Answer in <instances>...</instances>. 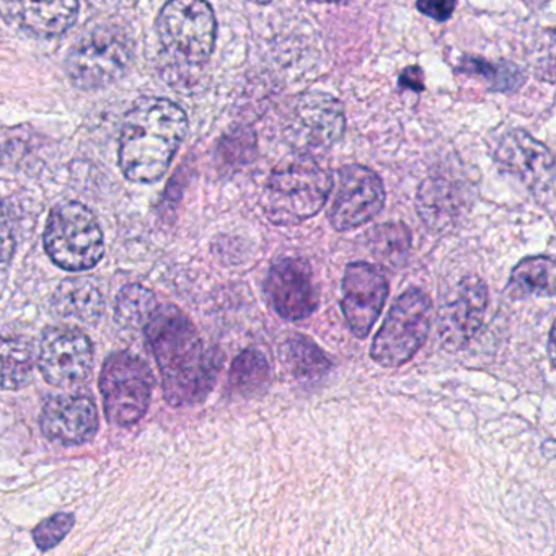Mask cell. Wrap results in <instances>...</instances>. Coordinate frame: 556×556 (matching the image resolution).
<instances>
[{
	"label": "cell",
	"instance_id": "obj_6",
	"mask_svg": "<svg viewBox=\"0 0 556 556\" xmlns=\"http://www.w3.org/2000/svg\"><path fill=\"white\" fill-rule=\"evenodd\" d=\"M132 54L131 37L123 28L110 25L93 28L71 48L67 77L77 89H103L125 76Z\"/></svg>",
	"mask_w": 556,
	"mask_h": 556
},
{
	"label": "cell",
	"instance_id": "obj_20",
	"mask_svg": "<svg viewBox=\"0 0 556 556\" xmlns=\"http://www.w3.org/2000/svg\"><path fill=\"white\" fill-rule=\"evenodd\" d=\"M281 359L286 369L302 382H317L331 369L330 357L304 334H294L285 341Z\"/></svg>",
	"mask_w": 556,
	"mask_h": 556
},
{
	"label": "cell",
	"instance_id": "obj_5",
	"mask_svg": "<svg viewBox=\"0 0 556 556\" xmlns=\"http://www.w3.org/2000/svg\"><path fill=\"white\" fill-rule=\"evenodd\" d=\"M155 28L165 53L181 66H204L216 47V15L206 0H168Z\"/></svg>",
	"mask_w": 556,
	"mask_h": 556
},
{
	"label": "cell",
	"instance_id": "obj_21",
	"mask_svg": "<svg viewBox=\"0 0 556 556\" xmlns=\"http://www.w3.org/2000/svg\"><path fill=\"white\" fill-rule=\"evenodd\" d=\"M509 291L513 298L556 295V260L552 256H529L510 273Z\"/></svg>",
	"mask_w": 556,
	"mask_h": 556
},
{
	"label": "cell",
	"instance_id": "obj_12",
	"mask_svg": "<svg viewBox=\"0 0 556 556\" xmlns=\"http://www.w3.org/2000/svg\"><path fill=\"white\" fill-rule=\"evenodd\" d=\"M38 367L54 387H76L92 372L93 348L89 337L74 327H51L45 331Z\"/></svg>",
	"mask_w": 556,
	"mask_h": 556
},
{
	"label": "cell",
	"instance_id": "obj_17",
	"mask_svg": "<svg viewBox=\"0 0 556 556\" xmlns=\"http://www.w3.org/2000/svg\"><path fill=\"white\" fill-rule=\"evenodd\" d=\"M18 27L43 40L63 37L79 17V0H11Z\"/></svg>",
	"mask_w": 556,
	"mask_h": 556
},
{
	"label": "cell",
	"instance_id": "obj_28",
	"mask_svg": "<svg viewBox=\"0 0 556 556\" xmlns=\"http://www.w3.org/2000/svg\"><path fill=\"white\" fill-rule=\"evenodd\" d=\"M416 9L435 22H447L455 11V0H418Z\"/></svg>",
	"mask_w": 556,
	"mask_h": 556
},
{
	"label": "cell",
	"instance_id": "obj_27",
	"mask_svg": "<svg viewBox=\"0 0 556 556\" xmlns=\"http://www.w3.org/2000/svg\"><path fill=\"white\" fill-rule=\"evenodd\" d=\"M74 523H76V517L73 514H54V516L48 517L35 527V543L41 552H48V549L54 548L66 539L67 533L73 530Z\"/></svg>",
	"mask_w": 556,
	"mask_h": 556
},
{
	"label": "cell",
	"instance_id": "obj_4",
	"mask_svg": "<svg viewBox=\"0 0 556 556\" xmlns=\"http://www.w3.org/2000/svg\"><path fill=\"white\" fill-rule=\"evenodd\" d=\"M43 242L51 262L66 271L96 268L105 255L99 220L77 201H66L51 211Z\"/></svg>",
	"mask_w": 556,
	"mask_h": 556
},
{
	"label": "cell",
	"instance_id": "obj_22",
	"mask_svg": "<svg viewBox=\"0 0 556 556\" xmlns=\"http://www.w3.org/2000/svg\"><path fill=\"white\" fill-rule=\"evenodd\" d=\"M157 311L154 292L144 286H125L116 295V321L129 330H144Z\"/></svg>",
	"mask_w": 556,
	"mask_h": 556
},
{
	"label": "cell",
	"instance_id": "obj_13",
	"mask_svg": "<svg viewBox=\"0 0 556 556\" xmlns=\"http://www.w3.org/2000/svg\"><path fill=\"white\" fill-rule=\"evenodd\" d=\"M265 292L279 317L301 321L318 307L314 271L304 258L285 256L276 260L266 276Z\"/></svg>",
	"mask_w": 556,
	"mask_h": 556
},
{
	"label": "cell",
	"instance_id": "obj_7",
	"mask_svg": "<svg viewBox=\"0 0 556 556\" xmlns=\"http://www.w3.org/2000/svg\"><path fill=\"white\" fill-rule=\"evenodd\" d=\"M154 376L146 361L129 351L113 353L100 374L106 419L118 428L141 421L151 405Z\"/></svg>",
	"mask_w": 556,
	"mask_h": 556
},
{
	"label": "cell",
	"instance_id": "obj_3",
	"mask_svg": "<svg viewBox=\"0 0 556 556\" xmlns=\"http://www.w3.org/2000/svg\"><path fill=\"white\" fill-rule=\"evenodd\" d=\"M331 191L330 170L314 155L298 154L282 161L266 180L263 213L275 226H299L324 210Z\"/></svg>",
	"mask_w": 556,
	"mask_h": 556
},
{
	"label": "cell",
	"instance_id": "obj_2",
	"mask_svg": "<svg viewBox=\"0 0 556 556\" xmlns=\"http://www.w3.org/2000/svg\"><path fill=\"white\" fill-rule=\"evenodd\" d=\"M188 116L167 99H142L126 115L119 138L123 175L135 184H154L167 174L187 138Z\"/></svg>",
	"mask_w": 556,
	"mask_h": 556
},
{
	"label": "cell",
	"instance_id": "obj_10",
	"mask_svg": "<svg viewBox=\"0 0 556 556\" xmlns=\"http://www.w3.org/2000/svg\"><path fill=\"white\" fill-rule=\"evenodd\" d=\"M494 159L501 170L526 185L540 204L556 207V159L545 144L523 129H514L503 136Z\"/></svg>",
	"mask_w": 556,
	"mask_h": 556
},
{
	"label": "cell",
	"instance_id": "obj_24",
	"mask_svg": "<svg viewBox=\"0 0 556 556\" xmlns=\"http://www.w3.org/2000/svg\"><path fill=\"white\" fill-rule=\"evenodd\" d=\"M458 73L478 76L490 84L493 92L513 93L526 83V74L516 64L490 63L483 58L464 56L457 67Z\"/></svg>",
	"mask_w": 556,
	"mask_h": 556
},
{
	"label": "cell",
	"instance_id": "obj_11",
	"mask_svg": "<svg viewBox=\"0 0 556 556\" xmlns=\"http://www.w3.org/2000/svg\"><path fill=\"white\" fill-rule=\"evenodd\" d=\"M386 204V188L376 172L364 165H346L338 172L337 190L328 219L340 232L372 220Z\"/></svg>",
	"mask_w": 556,
	"mask_h": 556
},
{
	"label": "cell",
	"instance_id": "obj_30",
	"mask_svg": "<svg viewBox=\"0 0 556 556\" xmlns=\"http://www.w3.org/2000/svg\"><path fill=\"white\" fill-rule=\"evenodd\" d=\"M548 356L549 361H552L553 366L556 367V321L555 324H553L552 331H549Z\"/></svg>",
	"mask_w": 556,
	"mask_h": 556
},
{
	"label": "cell",
	"instance_id": "obj_26",
	"mask_svg": "<svg viewBox=\"0 0 556 556\" xmlns=\"http://www.w3.org/2000/svg\"><path fill=\"white\" fill-rule=\"evenodd\" d=\"M370 250L377 258L396 262L412 245V233L403 224H383L370 233Z\"/></svg>",
	"mask_w": 556,
	"mask_h": 556
},
{
	"label": "cell",
	"instance_id": "obj_14",
	"mask_svg": "<svg viewBox=\"0 0 556 556\" xmlns=\"http://www.w3.org/2000/svg\"><path fill=\"white\" fill-rule=\"evenodd\" d=\"M341 291V308L348 327L357 338H366L379 318L389 295L386 273L370 263H350L344 271Z\"/></svg>",
	"mask_w": 556,
	"mask_h": 556
},
{
	"label": "cell",
	"instance_id": "obj_15",
	"mask_svg": "<svg viewBox=\"0 0 556 556\" xmlns=\"http://www.w3.org/2000/svg\"><path fill=\"white\" fill-rule=\"evenodd\" d=\"M99 425L96 402L86 393L53 396L41 409V432L56 444H86L96 438Z\"/></svg>",
	"mask_w": 556,
	"mask_h": 556
},
{
	"label": "cell",
	"instance_id": "obj_32",
	"mask_svg": "<svg viewBox=\"0 0 556 556\" xmlns=\"http://www.w3.org/2000/svg\"><path fill=\"white\" fill-rule=\"evenodd\" d=\"M249 2H253V4L265 5L269 4V2H273V0H249Z\"/></svg>",
	"mask_w": 556,
	"mask_h": 556
},
{
	"label": "cell",
	"instance_id": "obj_29",
	"mask_svg": "<svg viewBox=\"0 0 556 556\" xmlns=\"http://www.w3.org/2000/svg\"><path fill=\"white\" fill-rule=\"evenodd\" d=\"M400 89L413 90L416 93L425 92V73L421 67H406L399 77Z\"/></svg>",
	"mask_w": 556,
	"mask_h": 556
},
{
	"label": "cell",
	"instance_id": "obj_19",
	"mask_svg": "<svg viewBox=\"0 0 556 556\" xmlns=\"http://www.w3.org/2000/svg\"><path fill=\"white\" fill-rule=\"evenodd\" d=\"M53 307L63 317L96 324L102 317L105 301L92 279H66L54 292Z\"/></svg>",
	"mask_w": 556,
	"mask_h": 556
},
{
	"label": "cell",
	"instance_id": "obj_8",
	"mask_svg": "<svg viewBox=\"0 0 556 556\" xmlns=\"http://www.w3.org/2000/svg\"><path fill=\"white\" fill-rule=\"evenodd\" d=\"M432 320V302L419 289L403 292L390 308L379 333L374 338L370 356L382 367L408 363L428 337Z\"/></svg>",
	"mask_w": 556,
	"mask_h": 556
},
{
	"label": "cell",
	"instance_id": "obj_25",
	"mask_svg": "<svg viewBox=\"0 0 556 556\" xmlns=\"http://www.w3.org/2000/svg\"><path fill=\"white\" fill-rule=\"evenodd\" d=\"M4 389L18 390L30 383L34 376V350L30 341L21 337H4Z\"/></svg>",
	"mask_w": 556,
	"mask_h": 556
},
{
	"label": "cell",
	"instance_id": "obj_1",
	"mask_svg": "<svg viewBox=\"0 0 556 556\" xmlns=\"http://www.w3.org/2000/svg\"><path fill=\"white\" fill-rule=\"evenodd\" d=\"M144 331L168 405L184 408L204 402L223 361L217 351L204 346L193 321L175 305H165L155 312Z\"/></svg>",
	"mask_w": 556,
	"mask_h": 556
},
{
	"label": "cell",
	"instance_id": "obj_23",
	"mask_svg": "<svg viewBox=\"0 0 556 556\" xmlns=\"http://www.w3.org/2000/svg\"><path fill=\"white\" fill-rule=\"evenodd\" d=\"M271 370L268 361L260 351L245 350L233 359L229 372V387L242 396L262 393L268 387Z\"/></svg>",
	"mask_w": 556,
	"mask_h": 556
},
{
	"label": "cell",
	"instance_id": "obj_31",
	"mask_svg": "<svg viewBox=\"0 0 556 556\" xmlns=\"http://www.w3.org/2000/svg\"><path fill=\"white\" fill-rule=\"evenodd\" d=\"M315 2H321V4H341V2H350V0H315Z\"/></svg>",
	"mask_w": 556,
	"mask_h": 556
},
{
	"label": "cell",
	"instance_id": "obj_18",
	"mask_svg": "<svg viewBox=\"0 0 556 556\" xmlns=\"http://www.w3.org/2000/svg\"><path fill=\"white\" fill-rule=\"evenodd\" d=\"M422 223L431 230L448 229L464 211V194L457 185L441 177L422 181L416 198Z\"/></svg>",
	"mask_w": 556,
	"mask_h": 556
},
{
	"label": "cell",
	"instance_id": "obj_9",
	"mask_svg": "<svg viewBox=\"0 0 556 556\" xmlns=\"http://www.w3.org/2000/svg\"><path fill=\"white\" fill-rule=\"evenodd\" d=\"M346 116L340 100L324 92H305L289 103L282 131L298 154L324 152L343 138Z\"/></svg>",
	"mask_w": 556,
	"mask_h": 556
},
{
	"label": "cell",
	"instance_id": "obj_16",
	"mask_svg": "<svg viewBox=\"0 0 556 556\" xmlns=\"http://www.w3.org/2000/svg\"><path fill=\"white\" fill-rule=\"evenodd\" d=\"M488 288L483 279L468 276L458 285L457 295L439 315V338L448 351H458L470 343L483 325L486 314Z\"/></svg>",
	"mask_w": 556,
	"mask_h": 556
}]
</instances>
